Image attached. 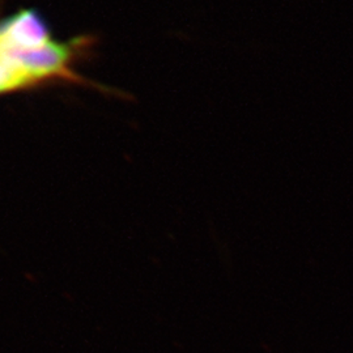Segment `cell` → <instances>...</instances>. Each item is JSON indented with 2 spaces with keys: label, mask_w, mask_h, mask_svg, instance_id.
<instances>
[{
  "label": "cell",
  "mask_w": 353,
  "mask_h": 353,
  "mask_svg": "<svg viewBox=\"0 0 353 353\" xmlns=\"http://www.w3.org/2000/svg\"><path fill=\"white\" fill-rule=\"evenodd\" d=\"M0 55L29 76L34 84L49 77H74L70 71L74 51L67 43L50 41L37 49L20 50L0 42Z\"/></svg>",
  "instance_id": "6da1fadb"
},
{
  "label": "cell",
  "mask_w": 353,
  "mask_h": 353,
  "mask_svg": "<svg viewBox=\"0 0 353 353\" xmlns=\"http://www.w3.org/2000/svg\"><path fill=\"white\" fill-rule=\"evenodd\" d=\"M50 41L49 26L34 10L14 13L0 24V42L13 49L32 50Z\"/></svg>",
  "instance_id": "7a4b0ae2"
},
{
  "label": "cell",
  "mask_w": 353,
  "mask_h": 353,
  "mask_svg": "<svg viewBox=\"0 0 353 353\" xmlns=\"http://www.w3.org/2000/svg\"><path fill=\"white\" fill-rule=\"evenodd\" d=\"M33 84L34 83L29 76L0 55V93L26 88Z\"/></svg>",
  "instance_id": "3957f363"
}]
</instances>
